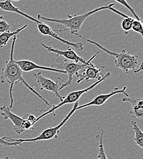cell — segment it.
<instances>
[{"mask_svg":"<svg viewBox=\"0 0 143 159\" xmlns=\"http://www.w3.org/2000/svg\"><path fill=\"white\" fill-rule=\"evenodd\" d=\"M79 105V102H76L74 103L73 108L70 110V111L68 113V115L65 116V118L63 119L58 125H57L55 127H51L47 128L44 129L41 134H40L37 137L32 138V139H13L11 137H3L2 139H4L5 141L9 142V143H13V142H20V143H26V142H36V141H45V140H49V139H57L58 135L60 132V130L63 125L68 121V120L69 119L71 116L73 115V113L76 111V109L77 107Z\"/></svg>","mask_w":143,"mask_h":159,"instance_id":"obj_4","label":"cell"},{"mask_svg":"<svg viewBox=\"0 0 143 159\" xmlns=\"http://www.w3.org/2000/svg\"><path fill=\"white\" fill-rule=\"evenodd\" d=\"M27 26V25H24L20 28L17 29L16 31L14 32H6L1 33L0 34V48L3 47L4 46L6 45L9 40L12 37H14V36H17L19 33H20L23 30H24L25 28H26Z\"/></svg>","mask_w":143,"mask_h":159,"instance_id":"obj_16","label":"cell"},{"mask_svg":"<svg viewBox=\"0 0 143 159\" xmlns=\"http://www.w3.org/2000/svg\"><path fill=\"white\" fill-rule=\"evenodd\" d=\"M105 67L102 66L101 67L95 66L92 63L87 66L84 69H83L82 73H78L76 76L79 78L77 81V83H80L82 81L85 80L86 83L91 80H99L103 77L101 71L105 69Z\"/></svg>","mask_w":143,"mask_h":159,"instance_id":"obj_10","label":"cell"},{"mask_svg":"<svg viewBox=\"0 0 143 159\" xmlns=\"http://www.w3.org/2000/svg\"><path fill=\"white\" fill-rule=\"evenodd\" d=\"M34 77L36 80L40 90H46L54 93V96L50 100L53 99L55 96L57 97L61 100V102L63 100L65 97H61L59 93V88L61 85L59 83V81L55 82L51 80L44 77L42 75L41 72L34 74Z\"/></svg>","mask_w":143,"mask_h":159,"instance_id":"obj_9","label":"cell"},{"mask_svg":"<svg viewBox=\"0 0 143 159\" xmlns=\"http://www.w3.org/2000/svg\"><path fill=\"white\" fill-rule=\"evenodd\" d=\"M134 20V19L131 18L130 17H127L123 19L121 23V27L123 30L125 32V34H127L128 31L132 30V23Z\"/></svg>","mask_w":143,"mask_h":159,"instance_id":"obj_19","label":"cell"},{"mask_svg":"<svg viewBox=\"0 0 143 159\" xmlns=\"http://www.w3.org/2000/svg\"><path fill=\"white\" fill-rule=\"evenodd\" d=\"M4 17L3 16H0V20H4Z\"/></svg>","mask_w":143,"mask_h":159,"instance_id":"obj_25","label":"cell"},{"mask_svg":"<svg viewBox=\"0 0 143 159\" xmlns=\"http://www.w3.org/2000/svg\"><path fill=\"white\" fill-rule=\"evenodd\" d=\"M41 45L43 47V48L46 49L49 52L55 53L57 57H63L65 58L66 60L72 61L75 62H82L83 64H87L90 61H92L93 60L99 53V52H96V53H95L90 60L86 61H85V60L83 59L81 57H79L73 50H72L70 48V47L68 46L67 50H60L58 49L54 48L52 47H51L50 45L48 46V45H45L44 43H43V42H41Z\"/></svg>","mask_w":143,"mask_h":159,"instance_id":"obj_8","label":"cell"},{"mask_svg":"<svg viewBox=\"0 0 143 159\" xmlns=\"http://www.w3.org/2000/svg\"><path fill=\"white\" fill-rule=\"evenodd\" d=\"M0 9L2 11H6V12H14V13L18 14L29 20H31V21L36 23L37 24H40V23H43L40 21H39L37 19H34V17H31V16H28L27 14H25L24 12L20 11L19 9H18L17 7H16L15 6H14L13 5L11 1H10V0H5L4 1H1V2L0 1Z\"/></svg>","mask_w":143,"mask_h":159,"instance_id":"obj_15","label":"cell"},{"mask_svg":"<svg viewBox=\"0 0 143 159\" xmlns=\"http://www.w3.org/2000/svg\"><path fill=\"white\" fill-rule=\"evenodd\" d=\"M115 3H111L107 6H103L99 7L98 8H96L95 9H93L92 11H90L89 12H87L81 15H75L74 16H71L69 15H68V19H52V18H48L43 17L40 14L37 15V19L38 20L40 21V20H45L46 21H50L53 23H56L63 25L65 27H66V29L63 30H59L60 31H66L69 30L71 34H74L76 33H78L80 31L82 25L88 17H89L90 16L93 15L95 13H96L100 11H102L104 9H110L114 12H116V10L113 7L115 6Z\"/></svg>","mask_w":143,"mask_h":159,"instance_id":"obj_3","label":"cell"},{"mask_svg":"<svg viewBox=\"0 0 143 159\" xmlns=\"http://www.w3.org/2000/svg\"><path fill=\"white\" fill-rule=\"evenodd\" d=\"M91 61H90L87 64H83L82 62H75L72 61L65 60L63 61L61 64V70H63L66 72V74L68 76V79L61 85L59 88V91L63 88H68L71 86L73 82V77L74 75H76L80 70L84 69L87 66L90 64Z\"/></svg>","mask_w":143,"mask_h":159,"instance_id":"obj_7","label":"cell"},{"mask_svg":"<svg viewBox=\"0 0 143 159\" xmlns=\"http://www.w3.org/2000/svg\"><path fill=\"white\" fill-rule=\"evenodd\" d=\"M104 135V130L101 129V133L100 135H96V138L98 139L99 144H98V159H108L106 156L104 148H103V137Z\"/></svg>","mask_w":143,"mask_h":159,"instance_id":"obj_18","label":"cell"},{"mask_svg":"<svg viewBox=\"0 0 143 159\" xmlns=\"http://www.w3.org/2000/svg\"><path fill=\"white\" fill-rule=\"evenodd\" d=\"M37 27L40 32V33L44 35L48 36L49 37H51L55 39L59 40L61 43L67 45L68 47H71L77 50L78 51H82L83 50V45L81 42H71L69 41H68L66 40L63 39L59 37L48 25L45 24L44 23H41L40 24H37Z\"/></svg>","mask_w":143,"mask_h":159,"instance_id":"obj_12","label":"cell"},{"mask_svg":"<svg viewBox=\"0 0 143 159\" xmlns=\"http://www.w3.org/2000/svg\"><path fill=\"white\" fill-rule=\"evenodd\" d=\"M11 26L4 20H0V33H3L6 32H11Z\"/></svg>","mask_w":143,"mask_h":159,"instance_id":"obj_22","label":"cell"},{"mask_svg":"<svg viewBox=\"0 0 143 159\" xmlns=\"http://www.w3.org/2000/svg\"><path fill=\"white\" fill-rule=\"evenodd\" d=\"M0 144L3 146H6V147H10V146H19L21 145V143L20 142H13V143H9L7 142L6 141H5L4 139H2V138H0Z\"/></svg>","mask_w":143,"mask_h":159,"instance_id":"obj_23","label":"cell"},{"mask_svg":"<svg viewBox=\"0 0 143 159\" xmlns=\"http://www.w3.org/2000/svg\"><path fill=\"white\" fill-rule=\"evenodd\" d=\"M110 75H111L110 72H107L106 74H105L103 75V77H102L101 79L96 81L95 83H94L93 84L90 85L88 88H86L85 89H81V90L74 91H73V92L70 93L69 94H68L67 95L66 97H65L63 100L61 102L59 103H58L56 105H53L49 110L44 112L40 116H39L38 118H37L34 121V124H36L37 122H38L39 120H40L42 118H43V117H44V116H47V115H48L51 113H53L54 116H55V114H54L55 111L62 106H63L66 104L74 103L76 102H78L79 99L81 98V97L82 96L83 94H85V93L90 91L92 89L95 88L96 86H97L99 84H100L103 81H104L105 80L107 79V78L110 77Z\"/></svg>","mask_w":143,"mask_h":159,"instance_id":"obj_5","label":"cell"},{"mask_svg":"<svg viewBox=\"0 0 143 159\" xmlns=\"http://www.w3.org/2000/svg\"><path fill=\"white\" fill-rule=\"evenodd\" d=\"M17 38V36H14L13 37V40L11 45V53H10V59L9 61H7L1 69V75H0V80L1 83H4L6 82L8 83L10 85L9 88V97L11 103L9 107L12 109L13 107L14 103V99H13V88L14 85L20 82L23 83L25 86H26L32 93L36 94L39 98L46 104L47 106H50L49 103L44 99L40 94L37 93L31 86H30L24 78L23 77V71L21 70L20 67L15 62L14 60V48L15 45V42Z\"/></svg>","mask_w":143,"mask_h":159,"instance_id":"obj_1","label":"cell"},{"mask_svg":"<svg viewBox=\"0 0 143 159\" xmlns=\"http://www.w3.org/2000/svg\"><path fill=\"white\" fill-rule=\"evenodd\" d=\"M13 159V158H12V159Z\"/></svg>","mask_w":143,"mask_h":159,"instance_id":"obj_27","label":"cell"},{"mask_svg":"<svg viewBox=\"0 0 143 159\" xmlns=\"http://www.w3.org/2000/svg\"><path fill=\"white\" fill-rule=\"evenodd\" d=\"M10 1H19L20 0H10Z\"/></svg>","mask_w":143,"mask_h":159,"instance_id":"obj_26","label":"cell"},{"mask_svg":"<svg viewBox=\"0 0 143 159\" xmlns=\"http://www.w3.org/2000/svg\"><path fill=\"white\" fill-rule=\"evenodd\" d=\"M115 1H116L117 2L121 4V5H123V6H124L125 7H126L133 15V16L135 17V19L137 20H138L140 21H141L142 22V19L141 18H140L137 15V14L135 13V10L128 4V3L127 2V1L126 0H115Z\"/></svg>","mask_w":143,"mask_h":159,"instance_id":"obj_20","label":"cell"},{"mask_svg":"<svg viewBox=\"0 0 143 159\" xmlns=\"http://www.w3.org/2000/svg\"><path fill=\"white\" fill-rule=\"evenodd\" d=\"M73 35L77 36L81 39L85 40L88 43L96 45L103 52H105L106 53L111 56H114L115 58V64L116 67L120 68L125 73H128L130 70H133L134 73L140 72L143 70V62H141V63H139L138 57L137 55H132L127 52L125 50H122L121 52L119 53L111 52L102 47V45H101L98 43L91 39L85 38L79 33H76Z\"/></svg>","mask_w":143,"mask_h":159,"instance_id":"obj_2","label":"cell"},{"mask_svg":"<svg viewBox=\"0 0 143 159\" xmlns=\"http://www.w3.org/2000/svg\"><path fill=\"white\" fill-rule=\"evenodd\" d=\"M1 115L4 120L10 119L14 124V130L17 134H21L26 130L33 129L34 125L32 122L26 119V116L20 117L11 111V109L8 107L2 106L0 107Z\"/></svg>","mask_w":143,"mask_h":159,"instance_id":"obj_6","label":"cell"},{"mask_svg":"<svg viewBox=\"0 0 143 159\" xmlns=\"http://www.w3.org/2000/svg\"><path fill=\"white\" fill-rule=\"evenodd\" d=\"M123 102H128L131 104L132 107L130 114L135 118L143 119V99L141 98H130L124 97L122 99Z\"/></svg>","mask_w":143,"mask_h":159,"instance_id":"obj_14","label":"cell"},{"mask_svg":"<svg viewBox=\"0 0 143 159\" xmlns=\"http://www.w3.org/2000/svg\"></svg>","mask_w":143,"mask_h":159,"instance_id":"obj_28","label":"cell"},{"mask_svg":"<svg viewBox=\"0 0 143 159\" xmlns=\"http://www.w3.org/2000/svg\"><path fill=\"white\" fill-rule=\"evenodd\" d=\"M25 116H26V119H27L28 120H29L30 122H32V124H33L34 125H35L34 121H35V120L36 119V118L35 117L34 115H31V114H27V115H25Z\"/></svg>","mask_w":143,"mask_h":159,"instance_id":"obj_24","label":"cell"},{"mask_svg":"<svg viewBox=\"0 0 143 159\" xmlns=\"http://www.w3.org/2000/svg\"><path fill=\"white\" fill-rule=\"evenodd\" d=\"M131 125L135 132L134 141L135 144L141 149H143V134L141 130L138 126L137 122L135 120H132Z\"/></svg>","mask_w":143,"mask_h":159,"instance_id":"obj_17","label":"cell"},{"mask_svg":"<svg viewBox=\"0 0 143 159\" xmlns=\"http://www.w3.org/2000/svg\"><path fill=\"white\" fill-rule=\"evenodd\" d=\"M14 61L20 67L21 70L25 72H28L30 71H32L34 70L40 69V70H43L57 72L59 74H66V72L63 70L57 69V68H54L52 67H46V66H39L29 60H18V61L14 60Z\"/></svg>","mask_w":143,"mask_h":159,"instance_id":"obj_13","label":"cell"},{"mask_svg":"<svg viewBox=\"0 0 143 159\" xmlns=\"http://www.w3.org/2000/svg\"><path fill=\"white\" fill-rule=\"evenodd\" d=\"M132 30H133L135 32L138 33L140 34L141 36L143 37V28L142 22L138 20H135L132 23Z\"/></svg>","mask_w":143,"mask_h":159,"instance_id":"obj_21","label":"cell"},{"mask_svg":"<svg viewBox=\"0 0 143 159\" xmlns=\"http://www.w3.org/2000/svg\"><path fill=\"white\" fill-rule=\"evenodd\" d=\"M127 86H124L123 89H120L118 88L115 87L114 88L113 90L108 94H99L95 97L93 99L91 100L90 102L83 104L82 105H78L76 109V110H79L80 109H82L83 108L90 107V106H101L103 104H104L108 100L111 98L112 96L118 94H123L125 97L128 96V94L126 92Z\"/></svg>","mask_w":143,"mask_h":159,"instance_id":"obj_11","label":"cell"}]
</instances>
